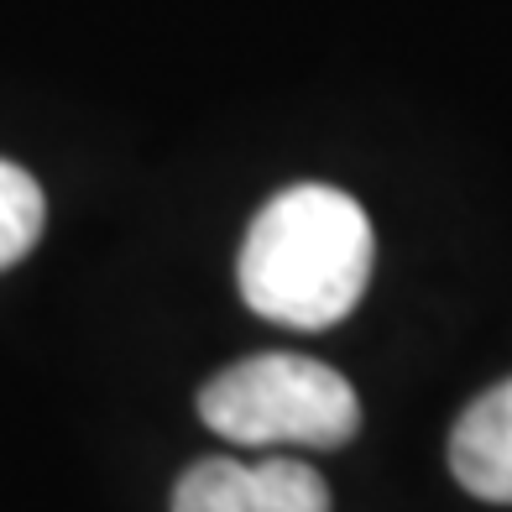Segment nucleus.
<instances>
[{
    "mask_svg": "<svg viewBox=\"0 0 512 512\" xmlns=\"http://www.w3.org/2000/svg\"><path fill=\"white\" fill-rule=\"evenodd\" d=\"M199 418L236 445L335 450L361 429L356 387L309 356H251L199 392Z\"/></svg>",
    "mask_w": 512,
    "mask_h": 512,
    "instance_id": "obj_2",
    "label": "nucleus"
},
{
    "mask_svg": "<svg viewBox=\"0 0 512 512\" xmlns=\"http://www.w3.org/2000/svg\"><path fill=\"white\" fill-rule=\"evenodd\" d=\"M173 512H330V486L304 460H199L178 476Z\"/></svg>",
    "mask_w": 512,
    "mask_h": 512,
    "instance_id": "obj_3",
    "label": "nucleus"
},
{
    "mask_svg": "<svg viewBox=\"0 0 512 512\" xmlns=\"http://www.w3.org/2000/svg\"><path fill=\"white\" fill-rule=\"evenodd\" d=\"M450 471L481 502H512V377L486 387L455 418Z\"/></svg>",
    "mask_w": 512,
    "mask_h": 512,
    "instance_id": "obj_4",
    "label": "nucleus"
},
{
    "mask_svg": "<svg viewBox=\"0 0 512 512\" xmlns=\"http://www.w3.org/2000/svg\"><path fill=\"white\" fill-rule=\"evenodd\" d=\"M366 277V209L330 183H293L246 230L241 298L272 324L330 330L361 304Z\"/></svg>",
    "mask_w": 512,
    "mask_h": 512,
    "instance_id": "obj_1",
    "label": "nucleus"
},
{
    "mask_svg": "<svg viewBox=\"0 0 512 512\" xmlns=\"http://www.w3.org/2000/svg\"><path fill=\"white\" fill-rule=\"evenodd\" d=\"M42 220H48V204H42L37 178L16 162H0V267L21 262L37 246Z\"/></svg>",
    "mask_w": 512,
    "mask_h": 512,
    "instance_id": "obj_5",
    "label": "nucleus"
}]
</instances>
